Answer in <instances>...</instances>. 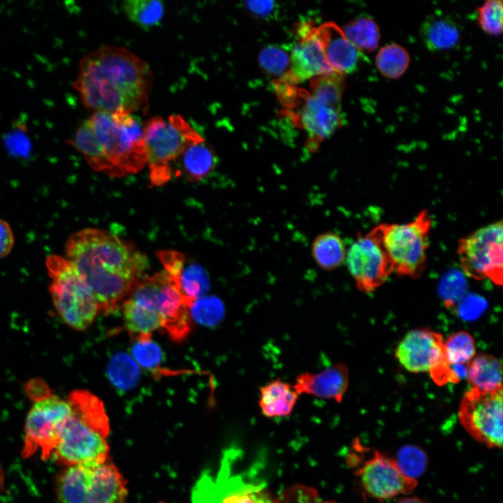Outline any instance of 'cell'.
<instances>
[{"mask_svg": "<svg viewBox=\"0 0 503 503\" xmlns=\"http://www.w3.org/2000/svg\"><path fill=\"white\" fill-rule=\"evenodd\" d=\"M64 250L93 293L99 313L119 307L148 264L147 257L132 243L95 228L71 234Z\"/></svg>", "mask_w": 503, "mask_h": 503, "instance_id": "1", "label": "cell"}, {"mask_svg": "<svg viewBox=\"0 0 503 503\" xmlns=\"http://www.w3.org/2000/svg\"><path fill=\"white\" fill-rule=\"evenodd\" d=\"M154 77L144 60L122 47L105 45L79 62L73 87L83 105L95 111H145Z\"/></svg>", "mask_w": 503, "mask_h": 503, "instance_id": "2", "label": "cell"}, {"mask_svg": "<svg viewBox=\"0 0 503 503\" xmlns=\"http://www.w3.org/2000/svg\"><path fill=\"white\" fill-rule=\"evenodd\" d=\"M66 399L71 413L61 430L54 456L68 466L107 458L110 425L103 402L86 390L73 391Z\"/></svg>", "mask_w": 503, "mask_h": 503, "instance_id": "3", "label": "cell"}, {"mask_svg": "<svg viewBox=\"0 0 503 503\" xmlns=\"http://www.w3.org/2000/svg\"><path fill=\"white\" fill-rule=\"evenodd\" d=\"M95 137L106 173L112 177L136 173L147 164L139 117L124 111H94L86 119Z\"/></svg>", "mask_w": 503, "mask_h": 503, "instance_id": "4", "label": "cell"}, {"mask_svg": "<svg viewBox=\"0 0 503 503\" xmlns=\"http://www.w3.org/2000/svg\"><path fill=\"white\" fill-rule=\"evenodd\" d=\"M56 486L61 503H124L128 495L126 481L109 456L68 466Z\"/></svg>", "mask_w": 503, "mask_h": 503, "instance_id": "5", "label": "cell"}, {"mask_svg": "<svg viewBox=\"0 0 503 503\" xmlns=\"http://www.w3.org/2000/svg\"><path fill=\"white\" fill-rule=\"evenodd\" d=\"M143 135L150 183L156 187L171 179L174 162L189 145L204 140L180 115L150 118Z\"/></svg>", "mask_w": 503, "mask_h": 503, "instance_id": "6", "label": "cell"}, {"mask_svg": "<svg viewBox=\"0 0 503 503\" xmlns=\"http://www.w3.org/2000/svg\"><path fill=\"white\" fill-rule=\"evenodd\" d=\"M45 265L52 279L49 291L57 313L71 328L85 330L99 313L93 293L66 256L51 254Z\"/></svg>", "mask_w": 503, "mask_h": 503, "instance_id": "7", "label": "cell"}, {"mask_svg": "<svg viewBox=\"0 0 503 503\" xmlns=\"http://www.w3.org/2000/svg\"><path fill=\"white\" fill-rule=\"evenodd\" d=\"M27 391L34 403L25 421L22 455L27 458L39 451L46 460L54 451L71 407L67 399L51 393L41 380L29 381Z\"/></svg>", "mask_w": 503, "mask_h": 503, "instance_id": "8", "label": "cell"}, {"mask_svg": "<svg viewBox=\"0 0 503 503\" xmlns=\"http://www.w3.org/2000/svg\"><path fill=\"white\" fill-rule=\"evenodd\" d=\"M432 219L421 210L406 224L383 223L374 227L393 268L400 276L420 277L427 263Z\"/></svg>", "mask_w": 503, "mask_h": 503, "instance_id": "9", "label": "cell"}, {"mask_svg": "<svg viewBox=\"0 0 503 503\" xmlns=\"http://www.w3.org/2000/svg\"><path fill=\"white\" fill-rule=\"evenodd\" d=\"M128 297L152 308L160 318L161 329L173 341L189 334L190 308L164 270L140 279Z\"/></svg>", "mask_w": 503, "mask_h": 503, "instance_id": "10", "label": "cell"}, {"mask_svg": "<svg viewBox=\"0 0 503 503\" xmlns=\"http://www.w3.org/2000/svg\"><path fill=\"white\" fill-rule=\"evenodd\" d=\"M500 220L483 226L459 240L458 255L465 275L477 280L488 279L502 285L503 226Z\"/></svg>", "mask_w": 503, "mask_h": 503, "instance_id": "11", "label": "cell"}, {"mask_svg": "<svg viewBox=\"0 0 503 503\" xmlns=\"http://www.w3.org/2000/svg\"><path fill=\"white\" fill-rule=\"evenodd\" d=\"M442 335L427 328L409 331L398 344L395 356L407 371L429 372L438 386L458 383L453 366L447 362Z\"/></svg>", "mask_w": 503, "mask_h": 503, "instance_id": "12", "label": "cell"}, {"mask_svg": "<svg viewBox=\"0 0 503 503\" xmlns=\"http://www.w3.org/2000/svg\"><path fill=\"white\" fill-rule=\"evenodd\" d=\"M503 389L486 393L470 388L458 408L459 421L476 442L491 449L502 448Z\"/></svg>", "mask_w": 503, "mask_h": 503, "instance_id": "13", "label": "cell"}, {"mask_svg": "<svg viewBox=\"0 0 503 503\" xmlns=\"http://www.w3.org/2000/svg\"><path fill=\"white\" fill-rule=\"evenodd\" d=\"M223 458L215 479L205 474L196 483L193 503H278L263 484L246 481L231 472V453Z\"/></svg>", "mask_w": 503, "mask_h": 503, "instance_id": "14", "label": "cell"}, {"mask_svg": "<svg viewBox=\"0 0 503 503\" xmlns=\"http://www.w3.org/2000/svg\"><path fill=\"white\" fill-rule=\"evenodd\" d=\"M345 261L358 289L365 293L374 291L393 272L374 228L358 236L347 250Z\"/></svg>", "mask_w": 503, "mask_h": 503, "instance_id": "15", "label": "cell"}, {"mask_svg": "<svg viewBox=\"0 0 503 503\" xmlns=\"http://www.w3.org/2000/svg\"><path fill=\"white\" fill-rule=\"evenodd\" d=\"M356 475L364 491L379 502L409 495L418 486V480L404 474L395 458L378 450L356 471Z\"/></svg>", "mask_w": 503, "mask_h": 503, "instance_id": "16", "label": "cell"}, {"mask_svg": "<svg viewBox=\"0 0 503 503\" xmlns=\"http://www.w3.org/2000/svg\"><path fill=\"white\" fill-rule=\"evenodd\" d=\"M299 39L290 54L289 70L281 83L295 84L334 72L328 65L315 27L306 23L298 30Z\"/></svg>", "mask_w": 503, "mask_h": 503, "instance_id": "17", "label": "cell"}, {"mask_svg": "<svg viewBox=\"0 0 503 503\" xmlns=\"http://www.w3.org/2000/svg\"><path fill=\"white\" fill-rule=\"evenodd\" d=\"M157 256L185 303L191 308L206 292L208 278L203 268L175 250H161Z\"/></svg>", "mask_w": 503, "mask_h": 503, "instance_id": "18", "label": "cell"}, {"mask_svg": "<svg viewBox=\"0 0 503 503\" xmlns=\"http://www.w3.org/2000/svg\"><path fill=\"white\" fill-rule=\"evenodd\" d=\"M302 106L298 112V123L308 135V145L312 150L328 138L342 123L340 108L302 93Z\"/></svg>", "mask_w": 503, "mask_h": 503, "instance_id": "19", "label": "cell"}, {"mask_svg": "<svg viewBox=\"0 0 503 503\" xmlns=\"http://www.w3.org/2000/svg\"><path fill=\"white\" fill-rule=\"evenodd\" d=\"M349 383V370L344 363L334 364L319 372H306L296 377V392L319 398L342 400Z\"/></svg>", "mask_w": 503, "mask_h": 503, "instance_id": "20", "label": "cell"}, {"mask_svg": "<svg viewBox=\"0 0 503 503\" xmlns=\"http://www.w3.org/2000/svg\"><path fill=\"white\" fill-rule=\"evenodd\" d=\"M315 33L334 72L344 75L357 69L360 51L346 38L340 27L328 22L315 27Z\"/></svg>", "mask_w": 503, "mask_h": 503, "instance_id": "21", "label": "cell"}, {"mask_svg": "<svg viewBox=\"0 0 503 503\" xmlns=\"http://www.w3.org/2000/svg\"><path fill=\"white\" fill-rule=\"evenodd\" d=\"M217 158L205 140L189 145L173 165V175L195 182L208 175L215 168Z\"/></svg>", "mask_w": 503, "mask_h": 503, "instance_id": "22", "label": "cell"}, {"mask_svg": "<svg viewBox=\"0 0 503 503\" xmlns=\"http://www.w3.org/2000/svg\"><path fill=\"white\" fill-rule=\"evenodd\" d=\"M421 38L428 50L439 52L453 48L460 39V29L451 16L435 13L425 17L420 27Z\"/></svg>", "mask_w": 503, "mask_h": 503, "instance_id": "23", "label": "cell"}, {"mask_svg": "<svg viewBox=\"0 0 503 503\" xmlns=\"http://www.w3.org/2000/svg\"><path fill=\"white\" fill-rule=\"evenodd\" d=\"M298 397L293 386L277 379L260 388L259 407L267 417L286 416L292 412Z\"/></svg>", "mask_w": 503, "mask_h": 503, "instance_id": "24", "label": "cell"}, {"mask_svg": "<svg viewBox=\"0 0 503 503\" xmlns=\"http://www.w3.org/2000/svg\"><path fill=\"white\" fill-rule=\"evenodd\" d=\"M466 379L471 388L490 393L502 389V367L493 355L479 353L467 365Z\"/></svg>", "mask_w": 503, "mask_h": 503, "instance_id": "25", "label": "cell"}, {"mask_svg": "<svg viewBox=\"0 0 503 503\" xmlns=\"http://www.w3.org/2000/svg\"><path fill=\"white\" fill-rule=\"evenodd\" d=\"M122 305L125 326L136 340H150L153 332L161 328L160 318L152 308L129 297Z\"/></svg>", "mask_w": 503, "mask_h": 503, "instance_id": "26", "label": "cell"}, {"mask_svg": "<svg viewBox=\"0 0 503 503\" xmlns=\"http://www.w3.org/2000/svg\"><path fill=\"white\" fill-rule=\"evenodd\" d=\"M312 257L324 270H333L346 260L347 249L342 238L333 232L319 235L312 245Z\"/></svg>", "mask_w": 503, "mask_h": 503, "instance_id": "27", "label": "cell"}, {"mask_svg": "<svg viewBox=\"0 0 503 503\" xmlns=\"http://www.w3.org/2000/svg\"><path fill=\"white\" fill-rule=\"evenodd\" d=\"M346 38L360 51L375 50L380 40L379 27L371 17L362 15L342 29Z\"/></svg>", "mask_w": 503, "mask_h": 503, "instance_id": "28", "label": "cell"}, {"mask_svg": "<svg viewBox=\"0 0 503 503\" xmlns=\"http://www.w3.org/2000/svg\"><path fill=\"white\" fill-rule=\"evenodd\" d=\"M410 57L407 50L397 43L383 46L375 57V65L379 73L390 79L402 76L409 65Z\"/></svg>", "mask_w": 503, "mask_h": 503, "instance_id": "29", "label": "cell"}, {"mask_svg": "<svg viewBox=\"0 0 503 503\" xmlns=\"http://www.w3.org/2000/svg\"><path fill=\"white\" fill-rule=\"evenodd\" d=\"M122 7L128 18L145 29L160 24L164 13L163 2L156 0H129Z\"/></svg>", "mask_w": 503, "mask_h": 503, "instance_id": "30", "label": "cell"}, {"mask_svg": "<svg viewBox=\"0 0 503 503\" xmlns=\"http://www.w3.org/2000/svg\"><path fill=\"white\" fill-rule=\"evenodd\" d=\"M344 88V75L333 72L312 78L309 94L321 102L340 108Z\"/></svg>", "mask_w": 503, "mask_h": 503, "instance_id": "31", "label": "cell"}, {"mask_svg": "<svg viewBox=\"0 0 503 503\" xmlns=\"http://www.w3.org/2000/svg\"><path fill=\"white\" fill-rule=\"evenodd\" d=\"M445 357L451 365H467L476 353V344L468 332L460 330L451 335L444 342Z\"/></svg>", "mask_w": 503, "mask_h": 503, "instance_id": "32", "label": "cell"}, {"mask_svg": "<svg viewBox=\"0 0 503 503\" xmlns=\"http://www.w3.org/2000/svg\"><path fill=\"white\" fill-rule=\"evenodd\" d=\"M427 454L420 447L407 445L401 448L395 458L400 469L407 476L417 479L427 469Z\"/></svg>", "mask_w": 503, "mask_h": 503, "instance_id": "33", "label": "cell"}, {"mask_svg": "<svg viewBox=\"0 0 503 503\" xmlns=\"http://www.w3.org/2000/svg\"><path fill=\"white\" fill-rule=\"evenodd\" d=\"M477 20L487 34L498 36L502 32L503 5L500 0H488L478 8Z\"/></svg>", "mask_w": 503, "mask_h": 503, "instance_id": "34", "label": "cell"}, {"mask_svg": "<svg viewBox=\"0 0 503 503\" xmlns=\"http://www.w3.org/2000/svg\"><path fill=\"white\" fill-rule=\"evenodd\" d=\"M259 63L268 74L284 78L289 72L290 55L287 52L276 45L263 48L259 54Z\"/></svg>", "mask_w": 503, "mask_h": 503, "instance_id": "35", "label": "cell"}, {"mask_svg": "<svg viewBox=\"0 0 503 503\" xmlns=\"http://www.w3.org/2000/svg\"><path fill=\"white\" fill-rule=\"evenodd\" d=\"M132 352L136 361L147 369L155 367L162 359L160 347L151 339L136 340Z\"/></svg>", "mask_w": 503, "mask_h": 503, "instance_id": "36", "label": "cell"}, {"mask_svg": "<svg viewBox=\"0 0 503 503\" xmlns=\"http://www.w3.org/2000/svg\"><path fill=\"white\" fill-rule=\"evenodd\" d=\"M277 499L278 503H335L322 500L314 488L302 485L287 488Z\"/></svg>", "mask_w": 503, "mask_h": 503, "instance_id": "37", "label": "cell"}, {"mask_svg": "<svg viewBox=\"0 0 503 503\" xmlns=\"http://www.w3.org/2000/svg\"><path fill=\"white\" fill-rule=\"evenodd\" d=\"M117 358L110 368L112 379L119 385H129L135 378V366L124 356Z\"/></svg>", "mask_w": 503, "mask_h": 503, "instance_id": "38", "label": "cell"}, {"mask_svg": "<svg viewBox=\"0 0 503 503\" xmlns=\"http://www.w3.org/2000/svg\"><path fill=\"white\" fill-rule=\"evenodd\" d=\"M14 242V235L9 224L0 219V259L10 254Z\"/></svg>", "mask_w": 503, "mask_h": 503, "instance_id": "39", "label": "cell"}, {"mask_svg": "<svg viewBox=\"0 0 503 503\" xmlns=\"http://www.w3.org/2000/svg\"><path fill=\"white\" fill-rule=\"evenodd\" d=\"M246 4L250 11L261 17L270 15L275 7L272 1H247Z\"/></svg>", "mask_w": 503, "mask_h": 503, "instance_id": "40", "label": "cell"}, {"mask_svg": "<svg viewBox=\"0 0 503 503\" xmlns=\"http://www.w3.org/2000/svg\"><path fill=\"white\" fill-rule=\"evenodd\" d=\"M395 503H429L426 500L417 497V496H411V495H405L402 496L401 498H400Z\"/></svg>", "mask_w": 503, "mask_h": 503, "instance_id": "41", "label": "cell"}]
</instances>
